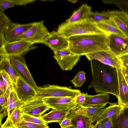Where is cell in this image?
<instances>
[{
    "mask_svg": "<svg viewBox=\"0 0 128 128\" xmlns=\"http://www.w3.org/2000/svg\"><path fill=\"white\" fill-rule=\"evenodd\" d=\"M90 61L92 79L88 89L93 87L99 94H111L118 99L119 92L116 68L96 60Z\"/></svg>",
    "mask_w": 128,
    "mask_h": 128,
    "instance_id": "6da1fadb",
    "label": "cell"
},
{
    "mask_svg": "<svg viewBox=\"0 0 128 128\" xmlns=\"http://www.w3.org/2000/svg\"><path fill=\"white\" fill-rule=\"evenodd\" d=\"M68 39V48L76 55H85L99 51L110 50L108 36L105 34L76 35Z\"/></svg>",
    "mask_w": 128,
    "mask_h": 128,
    "instance_id": "7a4b0ae2",
    "label": "cell"
},
{
    "mask_svg": "<svg viewBox=\"0 0 128 128\" xmlns=\"http://www.w3.org/2000/svg\"><path fill=\"white\" fill-rule=\"evenodd\" d=\"M57 32L63 36L68 38L70 37L81 35L105 34L97 26L96 23L86 19L74 23L66 22L58 26Z\"/></svg>",
    "mask_w": 128,
    "mask_h": 128,
    "instance_id": "3957f363",
    "label": "cell"
},
{
    "mask_svg": "<svg viewBox=\"0 0 128 128\" xmlns=\"http://www.w3.org/2000/svg\"><path fill=\"white\" fill-rule=\"evenodd\" d=\"M36 97L47 98L70 97L74 98L81 92L78 89L55 85H47L35 88Z\"/></svg>",
    "mask_w": 128,
    "mask_h": 128,
    "instance_id": "277c9868",
    "label": "cell"
},
{
    "mask_svg": "<svg viewBox=\"0 0 128 128\" xmlns=\"http://www.w3.org/2000/svg\"><path fill=\"white\" fill-rule=\"evenodd\" d=\"M30 42L23 40L6 43L0 47V57L11 56L25 55L30 51L35 49L36 46Z\"/></svg>",
    "mask_w": 128,
    "mask_h": 128,
    "instance_id": "5b68a950",
    "label": "cell"
},
{
    "mask_svg": "<svg viewBox=\"0 0 128 128\" xmlns=\"http://www.w3.org/2000/svg\"><path fill=\"white\" fill-rule=\"evenodd\" d=\"M50 32L44 24V20L33 22L31 27L26 32L21 40L34 44H42L49 34Z\"/></svg>",
    "mask_w": 128,
    "mask_h": 128,
    "instance_id": "8992f818",
    "label": "cell"
},
{
    "mask_svg": "<svg viewBox=\"0 0 128 128\" xmlns=\"http://www.w3.org/2000/svg\"><path fill=\"white\" fill-rule=\"evenodd\" d=\"M54 52V58L63 70H72L81 56L74 53L68 48Z\"/></svg>",
    "mask_w": 128,
    "mask_h": 128,
    "instance_id": "52a82bcc",
    "label": "cell"
},
{
    "mask_svg": "<svg viewBox=\"0 0 128 128\" xmlns=\"http://www.w3.org/2000/svg\"><path fill=\"white\" fill-rule=\"evenodd\" d=\"M89 60H95L116 69H122L123 66L120 60L110 50L99 51L85 55Z\"/></svg>",
    "mask_w": 128,
    "mask_h": 128,
    "instance_id": "ba28073f",
    "label": "cell"
},
{
    "mask_svg": "<svg viewBox=\"0 0 128 128\" xmlns=\"http://www.w3.org/2000/svg\"><path fill=\"white\" fill-rule=\"evenodd\" d=\"M14 89L19 99L24 102L30 101L36 97V89L20 74Z\"/></svg>",
    "mask_w": 128,
    "mask_h": 128,
    "instance_id": "9c48e42d",
    "label": "cell"
},
{
    "mask_svg": "<svg viewBox=\"0 0 128 128\" xmlns=\"http://www.w3.org/2000/svg\"><path fill=\"white\" fill-rule=\"evenodd\" d=\"M20 107L22 112L38 117L50 109L43 99L37 97L24 102Z\"/></svg>",
    "mask_w": 128,
    "mask_h": 128,
    "instance_id": "30bf717a",
    "label": "cell"
},
{
    "mask_svg": "<svg viewBox=\"0 0 128 128\" xmlns=\"http://www.w3.org/2000/svg\"><path fill=\"white\" fill-rule=\"evenodd\" d=\"M74 98L52 97L42 99L44 103L50 108L62 110L67 109H76L77 105L76 104Z\"/></svg>",
    "mask_w": 128,
    "mask_h": 128,
    "instance_id": "8fae6325",
    "label": "cell"
},
{
    "mask_svg": "<svg viewBox=\"0 0 128 128\" xmlns=\"http://www.w3.org/2000/svg\"><path fill=\"white\" fill-rule=\"evenodd\" d=\"M108 37L110 50L116 56L128 53V37L112 34Z\"/></svg>",
    "mask_w": 128,
    "mask_h": 128,
    "instance_id": "7c38bea8",
    "label": "cell"
},
{
    "mask_svg": "<svg viewBox=\"0 0 128 128\" xmlns=\"http://www.w3.org/2000/svg\"><path fill=\"white\" fill-rule=\"evenodd\" d=\"M42 44L49 47L54 52L68 48L69 45L68 38L54 30L50 32Z\"/></svg>",
    "mask_w": 128,
    "mask_h": 128,
    "instance_id": "4fadbf2b",
    "label": "cell"
},
{
    "mask_svg": "<svg viewBox=\"0 0 128 128\" xmlns=\"http://www.w3.org/2000/svg\"><path fill=\"white\" fill-rule=\"evenodd\" d=\"M24 55L12 56L9 58L12 63L16 70L23 75L28 82L36 88L38 86L28 70L25 61Z\"/></svg>",
    "mask_w": 128,
    "mask_h": 128,
    "instance_id": "5bb4252c",
    "label": "cell"
},
{
    "mask_svg": "<svg viewBox=\"0 0 128 128\" xmlns=\"http://www.w3.org/2000/svg\"><path fill=\"white\" fill-rule=\"evenodd\" d=\"M67 117L71 119V126L74 128H93L94 127L89 118L76 109L70 110Z\"/></svg>",
    "mask_w": 128,
    "mask_h": 128,
    "instance_id": "9a60e30c",
    "label": "cell"
},
{
    "mask_svg": "<svg viewBox=\"0 0 128 128\" xmlns=\"http://www.w3.org/2000/svg\"><path fill=\"white\" fill-rule=\"evenodd\" d=\"M118 79L119 97L117 103L128 106V84L122 69H116Z\"/></svg>",
    "mask_w": 128,
    "mask_h": 128,
    "instance_id": "2e32d148",
    "label": "cell"
},
{
    "mask_svg": "<svg viewBox=\"0 0 128 128\" xmlns=\"http://www.w3.org/2000/svg\"><path fill=\"white\" fill-rule=\"evenodd\" d=\"M108 94H99L91 95L86 94V100L81 106L88 107H101L104 108L110 103Z\"/></svg>",
    "mask_w": 128,
    "mask_h": 128,
    "instance_id": "e0dca14e",
    "label": "cell"
},
{
    "mask_svg": "<svg viewBox=\"0 0 128 128\" xmlns=\"http://www.w3.org/2000/svg\"><path fill=\"white\" fill-rule=\"evenodd\" d=\"M33 22L20 24L16 23L8 32L6 38V43L16 42L21 40L26 32L33 24Z\"/></svg>",
    "mask_w": 128,
    "mask_h": 128,
    "instance_id": "ac0fdd59",
    "label": "cell"
},
{
    "mask_svg": "<svg viewBox=\"0 0 128 128\" xmlns=\"http://www.w3.org/2000/svg\"><path fill=\"white\" fill-rule=\"evenodd\" d=\"M109 12L111 19L126 36L128 37V14L117 10H109Z\"/></svg>",
    "mask_w": 128,
    "mask_h": 128,
    "instance_id": "d6986e66",
    "label": "cell"
},
{
    "mask_svg": "<svg viewBox=\"0 0 128 128\" xmlns=\"http://www.w3.org/2000/svg\"><path fill=\"white\" fill-rule=\"evenodd\" d=\"M15 24L11 21L4 12L0 11V47L4 46L6 43L8 34Z\"/></svg>",
    "mask_w": 128,
    "mask_h": 128,
    "instance_id": "ffe728a7",
    "label": "cell"
},
{
    "mask_svg": "<svg viewBox=\"0 0 128 128\" xmlns=\"http://www.w3.org/2000/svg\"><path fill=\"white\" fill-rule=\"evenodd\" d=\"M113 128H128V106H124L111 117Z\"/></svg>",
    "mask_w": 128,
    "mask_h": 128,
    "instance_id": "44dd1931",
    "label": "cell"
},
{
    "mask_svg": "<svg viewBox=\"0 0 128 128\" xmlns=\"http://www.w3.org/2000/svg\"><path fill=\"white\" fill-rule=\"evenodd\" d=\"M91 7L86 4H82L77 10L74 11L66 22L68 23L77 22L86 20L92 12Z\"/></svg>",
    "mask_w": 128,
    "mask_h": 128,
    "instance_id": "7402d4cb",
    "label": "cell"
},
{
    "mask_svg": "<svg viewBox=\"0 0 128 128\" xmlns=\"http://www.w3.org/2000/svg\"><path fill=\"white\" fill-rule=\"evenodd\" d=\"M70 110L67 109L59 110L52 109L50 112L42 116L41 118L47 124L53 122L59 123L67 117Z\"/></svg>",
    "mask_w": 128,
    "mask_h": 128,
    "instance_id": "603a6c76",
    "label": "cell"
},
{
    "mask_svg": "<svg viewBox=\"0 0 128 128\" xmlns=\"http://www.w3.org/2000/svg\"><path fill=\"white\" fill-rule=\"evenodd\" d=\"M0 70H4L7 72L14 86L20 74L12 64L9 57H0Z\"/></svg>",
    "mask_w": 128,
    "mask_h": 128,
    "instance_id": "cb8c5ba5",
    "label": "cell"
},
{
    "mask_svg": "<svg viewBox=\"0 0 128 128\" xmlns=\"http://www.w3.org/2000/svg\"><path fill=\"white\" fill-rule=\"evenodd\" d=\"M97 26L106 34H114L123 37L126 36L115 22L110 20L96 23Z\"/></svg>",
    "mask_w": 128,
    "mask_h": 128,
    "instance_id": "d4e9b609",
    "label": "cell"
},
{
    "mask_svg": "<svg viewBox=\"0 0 128 128\" xmlns=\"http://www.w3.org/2000/svg\"><path fill=\"white\" fill-rule=\"evenodd\" d=\"M104 108L101 107H88L81 106H78L76 110L79 112L89 118L93 123L94 122L97 121L103 111Z\"/></svg>",
    "mask_w": 128,
    "mask_h": 128,
    "instance_id": "484cf974",
    "label": "cell"
},
{
    "mask_svg": "<svg viewBox=\"0 0 128 128\" xmlns=\"http://www.w3.org/2000/svg\"><path fill=\"white\" fill-rule=\"evenodd\" d=\"M22 113L20 106L16 107L10 116L2 124L0 128H14L16 124L22 120Z\"/></svg>",
    "mask_w": 128,
    "mask_h": 128,
    "instance_id": "4316f807",
    "label": "cell"
},
{
    "mask_svg": "<svg viewBox=\"0 0 128 128\" xmlns=\"http://www.w3.org/2000/svg\"><path fill=\"white\" fill-rule=\"evenodd\" d=\"M109 104L110 105L104 108L103 111L97 122H100L106 118L112 117L120 110L124 106L117 103H110Z\"/></svg>",
    "mask_w": 128,
    "mask_h": 128,
    "instance_id": "83f0119b",
    "label": "cell"
},
{
    "mask_svg": "<svg viewBox=\"0 0 128 128\" xmlns=\"http://www.w3.org/2000/svg\"><path fill=\"white\" fill-rule=\"evenodd\" d=\"M35 0H0V11L4 12L6 9L16 5L25 6Z\"/></svg>",
    "mask_w": 128,
    "mask_h": 128,
    "instance_id": "f1b7e54d",
    "label": "cell"
},
{
    "mask_svg": "<svg viewBox=\"0 0 128 128\" xmlns=\"http://www.w3.org/2000/svg\"><path fill=\"white\" fill-rule=\"evenodd\" d=\"M86 19L93 22H98L109 20L111 19L109 10L101 12H91Z\"/></svg>",
    "mask_w": 128,
    "mask_h": 128,
    "instance_id": "f546056e",
    "label": "cell"
},
{
    "mask_svg": "<svg viewBox=\"0 0 128 128\" xmlns=\"http://www.w3.org/2000/svg\"><path fill=\"white\" fill-rule=\"evenodd\" d=\"M102 2L105 4L114 5L121 11L128 14V0H103Z\"/></svg>",
    "mask_w": 128,
    "mask_h": 128,
    "instance_id": "4dcf8cb0",
    "label": "cell"
},
{
    "mask_svg": "<svg viewBox=\"0 0 128 128\" xmlns=\"http://www.w3.org/2000/svg\"><path fill=\"white\" fill-rule=\"evenodd\" d=\"M47 124H37L26 121L22 119L17 123L14 128H48Z\"/></svg>",
    "mask_w": 128,
    "mask_h": 128,
    "instance_id": "1f68e13d",
    "label": "cell"
},
{
    "mask_svg": "<svg viewBox=\"0 0 128 128\" xmlns=\"http://www.w3.org/2000/svg\"><path fill=\"white\" fill-rule=\"evenodd\" d=\"M86 80L85 73L84 71H80L71 80L74 87H80Z\"/></svg>",
    "mask_w": 128,
    "mask_h": 128,
    "instance_id": "d6a6232c",
    "label": "cell"
},
{
    "mask_svg": "<svg viewBox=\"0 0 128 128\" xmlns=\"http://www.w3.org/2000/svg\"><path fill=\"white\" fill-rule=\"evenodd\" d=\"M22 119L27 122L40 124H47L46 123L41 117L32 116L22 112Z\"/></svg>",
    "mask_w": 128,
    "mask_h": 128,
    "instance_id": "836d02e7",
    "label": "cell"
},
{
    "mask_svg": "<svg viewBox=\"0 0 128 128\" xmlns=\"http://www.w3.org/2000/svg\"><path fill=\"white\" fill-rule=\"evenodd\" d=\"M12 85L6 89V91L0 96V108L5 107L8 98L12 88L14 86Z\"/></svg>",
    "mask_w": 128,
    "mask_h": 128,
    "instance_id": "e575fe53",
    "label": "cell"
},
{
    "mask_svg": "<svg viewBox=\"0 0 128 128\" xmlns=\"http://www.w3.org/2000/svg\"><path fill=\"white\" fill-rule=\"evenodd\" d=\"M0 74L6 89L12 85H13L10 76L5 70H0Z\"/></svg>",
    "mask_w": 128,
    "mask_h": 128,
    "instance_id": "d590c367",
    "label": "cell"
},
{
    "mask_svg": "<svg viewBox=\"0 0 128 128\" xmlns=\"http://www.w3.org/2000/svg\"><path fill=\"white\" fill-rule=\"evenodd\" d=\"M86 94L80 93L75 98L76 104L78 106H82L86 100Z\"/></svg>",
    "mask_w": 128,
    "mask_h": 128,
    "instance_id": "8d00e7d4",
    "label": "cell"
},
{
    "mask_svg": "<svg viewBox=\"0 0 128 128\" xmlns=\"http://www.w3.org/2000/svg\"><path fill=\"white\" fill-rule=\"evenodd\" d=\"M111 117L106 118L100 122L103 128H113Z\"/></svg>",
    "mask_w": 128,
    "mask_h": 128,
    "instance_id": "74e56055",
    "label": "cell"
},
{
    "mask_svg": "<svg viewBox=\"0 0 128 128\" xmlns=\"http://www.w3.org/2000/svg\"><path fill=\"white\" fill-rule=\"evenodd\" d=\"M59 124L61 128H66L71 126V119L67 117L63 120Z\"/></svg>",
    "mask_w": 128,
    "mask_h": 128,
    "instance_id": "f35d334b",
    "label": "cell"
},
{
    "mask_svg": "<svg viewBox=\"0 0 128 128\" xmlns=\"http://www.w3.org/2000/svg\"><path fill=\"white\" fill-rule=\"evenodd\" d=\"M117 56L121 62L123 67L128 65V53Z\"/></svg>",
    "mask_w": 128,
    "mask_h": 128,
    "instance_id": "ab89813d",
    "label": "cell"
},
{
    "mask_svg": "<svg viewBox=\"0 0 128 128\" xmlns=\"http://www.w3.org/2000/svg\"><path fill=\"white\" fill-rule=\"evenodd\" d=\"M6 88L3 82L2 78L0 76V95H1L5 93Z\"/></svg>",
    "mask_w": 128,
    "mask_h": 128,
    "instance_id": "60d3db41",
    "label": "cell"
},
{
    "mask_svg": "<svg viewBox=\"0 0 128 128\" xmlns=\"http://www.w3.org/2000/svg\"><path fill=\"white\" fill-rule=\"evenodd\" d=\"M127 82H128V65L124 66L122 69Z\"/></svg>",
    "mask_w": 128,
    "mask_h": 128,
    "instance_id": "b9f144b4",
    "label": "cell"
},
{
    "mask_svg": "<svg viewBox=\"0 0 128 128\" xmlns=\"http://www.w3.org/2000/svg\"><path fill=\"white\" fill-rule=\"evenodd\" d=\"M93 128H103L100 122H96Z\"/></svg>",
    "mask_w": 128,
    "mask_h": 128,
    "instance_id": "7bdbcfd3",
    "label": "cell"
},
{
    "mask_svg": "<svg viewBox=\"0 0 128 128\" xmlns=\"http://www.w3.org/2000/svg\"><path fill=\"white\" fill-rule=\"evenodd\" d=\"M66 128H74L72 126H69Z\"/></svg>",
    "mask_w": 128,
    "mask_h": 128,
    "instance_id": "ee69618b",
    "label": "cell"
},
{
    "mask_svg": "<svg viewBox=\"0 0 128 128\" xmlns=\"http://www.w3.org/2000/svg\"></svg>",
    "mask_w": 128,
    "mask_h": 128,
    "instance_id": "f6af8a7d",
    "label": "cell"
}]
</instances>
